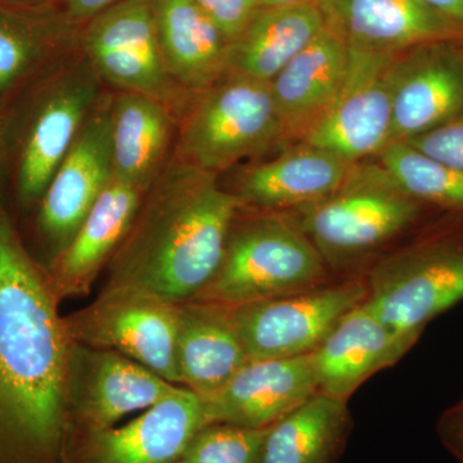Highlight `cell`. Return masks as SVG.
Segmentation results:
<instances>
[{
	"label": "cell",
	"mask_w": 463,
	"mask_h": 463,
	"mask_svg": "<svg viewBox=\"0 0 463 463\" xmlns=\"http://www.w3.org/2000/svg\"><path fill=\"white\" fill-rule=\"evenodd\" d=\"M358 165L326 149L298 143L279 156L246 169L232 194L241 206L258 212L301 209L340 191Z\"/></svg>",
	"instance_id": "ffe728a7"
},
{
	"label": "cell",
	"mask_w": 463,
	"mask_h": 463,
	"mask_svg": "<svg viewBox=\"0 0 463 463\" xmlns=\"http://www.w3.org/2000/svg\"><path fill=\"white\" fill-rule=\"evenodd\" d=\"M318 392L310 354L255 359L203 399L206 421L268 429Z\"/></svg>",
	"instance_id": "9a60e30c"
},
{
	"label": "cell",
	"mask_w": 463,
	"mask_h": 463,
	"mask_svg": "<svg viewBox=\"0 0 463 463\" xmlns=\"http://www.w3.org/2000/svg\"><path fill=\"white\" fill-rule=\"evenodd\" d=\"M282 142L270 85L225 74L185 109L175 156L218 174Z\"/></svg>",
	"instance_id": "277c9868"
},
{
	"label": "cell",
	"mask_w": 463,
	"mask_h": 463,
	"mask_svg": "<svg viewBox=\"0 0 463 463\" xmlns=\"http://www.w3.org/2000/svg\"><path fill=\"white\" fill-rule=\"evenodd\" d=\"M111 99H99L91 109L41 199L39 230L53 248L54 257L71 242L114 178Z\"/></svg>",
	"instance_id": "7c38bea8"
},
{
	"label": "cell",
	"mask_w": 463,
	"mask_h": 463,
	"mask_svg": "<svg viewBox=\"0 0 463 463\" xmlns=\"http://www.w3.org/2000/svg\"><path fill=\"white\" fill-rule=\"evenodd\" d=\"M326 24L317 3L261 7L231 43L228 74L270 84Z\"/></svg>",
	"instance_id": "d4e9b609"
},
{
	"label": "cell",
	"mask_w": 463,
	"mask_h": 463,
	"mask_svg": "<svg viewBox=\"0 0 463 463\" xmlns=\"http://www.w3.org/2000/svg\"><path fill=\"white\" fill-rule=\"evenodd\" d=\"M413 344L390 330L364 301L310 353L318 392L347 401L368 377L394 364Z\"/></svg>",
	"instance_id": "44dd1931"
},
{
	"label": "cell",
	"mask_w": 463,
	"mask_h": 463,
	"mask_svg": "<svg viewBox=\"0 0 463 463\" xmlns=\"http://www.w3.org/2000/svg\"><path fill=\"white\" fill-rule=\"evenodd\" d=\"M63 321L72 343L118 353L181 385L178 304L145 289L105 285L90 306Z\"/></svg>",
	"instance_id": "8992f818"
},
{
	"label": "cell",
	"mask_w": 463,
	"mask_h": 463,
	"mask_svg": "<svg viewBox=\"0 0 463 463\" xmlns=\"http://www.w3.org/2000/svg\"><path fill=\"white\" fill-rule=\"evenodd\" d=\"M267 430L206 423L192 438L181 463H258Z\"/></svg>",
	"instance_id": "83f0119b"
},
{
	"label": "cell",
	"mask_w": 463,
	"mask_h": 463,
	"mask_svg": "<svg viewBox=\"0 0 463 463\" xmlns=\"http://www.w3.org/2000/svg\"><path fill=\"white\" fill-rule=\"evenodd\" d=\"M380 167L405 196L419 203L463 210V173L405 142L389 145L379 155Z\"/></svg>",
	"instance_id": "4316f807"
},
{
	"label": "cell",
	"mask_w": 463,
	"mask_h": 463,
	"mask_svg": "<svg viewBox=\"0 0 463 463\" xmlns=\"http://www.w3.org/2000/svg\"><path fill=\"white\" fill-rule=\"evenodd\" d=\"M51 0H0V5L12 7H39Z\"/></svg>",
	"instance_id": "d590c367"
},
{
	"label": "cell",
	"mask_w": 463,
	"mask_h": 463,
	"mask_svg": "<svg viewBox=\"0 0 463 463\" xmlns=\"http://www.w3.org/2000/svg\"><path fill=\"white\" fill-rule=\"evenodd\" d=\"M206 423L203 399L181 386L127 425L76 437L69 463H181Z\"/></svg>",
	"instance_id": "4fadbf2b"
},
{
	"label": "cell",
	"mask_w": 463,
	"mask_h": 463,
	"mask_svg": "<svg viewBox=\"0 0 463 463\" xmlns=\"http://www.w3.org/2000/svg\"><path fill=\"white\" fill-rule=\"evenodd\" d=\"M84 48L99 80L120 91L152 97L173 112L194 96L178 87L167 71L152 0H121L91 18Z\"/></svg>",
	"instance_id": "ba28073f"
},
{
	"label": "cell",
	"mask_w": 463,
	"mask_h": 463,
	"mask_svg": "<svg viewBox=\"0 0 463 463\" xmlns=\"http://www.w3.org/2000/svg\"><path fill=\"white\" fill-rule=\"evenodd\" d=\"M399 54L349 45L345 78L336 99L300 143L353 164L380 155L392 145V74Z\"/></svg>",
	"instance_id": "30bf717a"
},
{
	"label": "cell",
	"mask_w": 463,
	"mask_h": 463,
	"mask_svg": "<svg viewBox=\"0 0 463 463\" xmlns=\"http://www.w3.org/2000/svg\"><path fill=\"white\" fill-rule=\"evenodd\" d=\"M328 25L350 47L403 53L421 45L455 41L463 27L420 0H317Z\"/></svg>",
	"instance_id": "e0dca14e"
},
{
	"label": "cell",
	"mask_w": 463,
	"mask_h": 463,
	"mask_svg": "<svg viewBox=\"0 0 463 463\" xmlns=\"http://www.w3.org/2000/svg\"><path fill=\"white\" fill-rule=\"evenodd\" d=\"M121 0H66L67 12L74 20H91Z\"/></svg>",
	"instance_id": "d6a6232c"
},
{
	"label": "cell",
	"mask_w": 463,
	"mask_h": 463,
	"mask_svg": "<svg viewBox=\"0 0 463 463\" xmlns=\"http://www.w3.org/2000/svg\"><path fill=\"white\" fill-rule=\"evenodd\" d=\"M146 192L112 178L74 239L45 268L60 301L90 294L132 227Z\"/></svg>",
	"instance_id": "d6986e66"
},
{
	"label": "cell",
	"mask_w": 463,
	"mask_h": 463,
	"mask_svg": "<svg viewBox=\"0 0 463 463\" xmlns=\"http://www.w3.org/2000/svg\"><path fill=\"white\" fill-rule=\"evenodd\" d=\"M349 45L326 24L321 33L270 81L282 142L300 143L327 114L345 78Z\"/></svg>",
	"instance_id": "ac0fdd59"
},
{
	"label": "cell",
	"mask_w": 463,
	"mask_h": 463,
	"mask_svg": "<svg viewBox=\"0 0 463 463\" xmlns=\"http://www.w3.org/2000/svg\"><path fill=\"white\" fill-rule=\"evenodd\" d=\"M60 304L0 209V463H69L72 341Z\"/></svg>",
	"instance_id": "6da1fadb"
},
{
	"label": "cell",
	"mask_w": 463,
	"mask_h": 463,
	"mask_svg": "<svg viewBox=\"0 0 463 463\" xmlns=\"http://www.w3.org/2000/svg\"><path fill=\"white\" fill-rule=\"evenodd\" d=\"M346 404L317 392L268 428L258 463H335L349 431Z\"/></svg>",
	"instance_id": "484cf974"
},
{
	"label": "cell",
	"mask_w": 463,
	"mask_h": 463,
	"mask_svg": "<svg viewBox=\"0 0 463 463\" xmlns=\"http://www.w3.org/2000/svg\"><path fill=\"white\" fill-rule=\"evenodd\" d=\"M419 206L389 181L380 166H356L327 199L301 207L297 219L325 261L361 257L397 237L416 221Z\"/></svg>",
	"instance_id": "5b68a950"
},
{
	"label": "cell",
	"mask_w": 463,
	"mask_h": 463,
	"mask_svg": "<svg viewBox=\"0 0 463 463\" xmlns=\"http://www.w3.org/2000/svg\"><path fill=\"white\" fill-rule=\"evenodd\" d=\"M365 298L367 282L354 279L225 309L249 361L292 358L315 352Z\"/></svg>",
	"instance_id": "52a82bcc"
},
{
	"label": "cell",
	"mask_w": 463,
	"mask_h": 463,
	"mask_svg": "<svg viewBox=\"0 0 463 463\" xmlns=\"http://www.w3.org/2000/svg\"><path fill=\"white\" fill-rule=\"evenodd\" d=\"M176 362L181 386L200 398L223 388L248 364L225 307L196 300L178 304Z\"/></svg>",
	"instance_id": "603a6c76"
},
{
	"label": "cell",
	"mask_w": 463,
	"mask_h": 463,
	"mask_svg": "<svg viewBox=\"0 0 463 463\" xmlns=\"http://www.w3.org/2000/svg\"><path fill=\"white\" fill-rule=\"evenodd\" d=\"M439 435L449 452L463 463V401L443 414Z\"/></svg>",
	"instance_id": "1f68e13d"
},
{
	"label": "cell",
	"mask_w": 463,
	"mask_h": 463,
	"mask_svg": "<svg viewBox=\"0 0 463 463\" xmlns=\"http://www.w3.org/2000/svg\"><path fill=\"white\" fill-rule=\"evenodd\" d=\"M326 261L297 219L260 212L234 219L212 281L192 300L237 307L323 285Z\"/></svg>",
	"instance_id": "3957f363"
},
{
	"label": "cell",
	"mask_w": 463,
	"mask_h": 463,
	"mask_svg": "<svg viewBox=\"0 0 463 463\" xmlns=\"http://www.w3.org/2000/svg\"><path fill=\"white\" fill-rule=\"evenodd\" d=\"M365 282L371 312L416 341L435 317L463 301V248L399 252L381 261Z\"/></svg>",
	"instance_id": "9c48e42d"
},
{
	"label": "cell",
	"mask_w": 463,
	"mask_h": 463,
	"mask_svg": "<svg viewBox=\"0 0 463 463\" xmlns=\"http://www.w3.org/2000/svg\"><path fill=\"white\" fill-rule=\"evenodd\" d=\"M173 137L172 109L160 100L133 91L112 97V170L118 181L147 191L170 161Z\"/></svg>",
	"instance_id": "cb8c5ba5"
},
{
	"label": "cell",
	"mask_w": 463,
	"mask_h": 463,
	"mask_svg": "<svg viewBox=\"0 0 463 463\" xmlns=\"http://www.w3.org/2000/svg\"><path fill=\"white\" fill-rule=\"evenodd\" d=\"M241 207L216 174L170 158L109 259L105 285L145 289L175 304L192 300L218 270Z\"/></svg>",
	"instance_id": "7a4b0ae2"
},
{
	"label": "cell",
	"mask_w": 463,
	"mask_h": 463,
	"mask_svg": "<svg viewBox=\"0 0 463 463\" xmlns=\"http://www.w3.org/2000/svg\"><path fill=\"white\" fill-rule=\"evenodd\" d=\"M444 43L399 54L392 74V141L405 142L463 112V62Z\"/></svg>",
	"instance_id": "2e32d148"
},
{
	"label": "cell",
	"mask_w": 463,
	"mask_h": 463,
	"mask_svg": "<svg viewBox=\"0 0 463 463\" xmlns=\"http://www.w3.org/2000/svg\"><path fill=\"white\" fill-rule=\"evenodd\" d=\"M261 7H288V5H307L317 0H259Z\"/></svg>",
	"instance_id": "e575fe53"
},
{
	"label": "cell",
	"mask_w": 463,
	"mask_h": 463,
	"mask_svg": "<svg viewBox=\"0 0 463 463\" xmlns=\"http://www.w3.org/2000/svg\"><path fill=\"white\" fill-rule=\"evenodd\" d=\"M420 2L463 27V0H420Z\"/></svg>",
	"instance_id": "836d02e7"
},
{
	"label": "cell",
	"mask_w": 463,
	"mask_h": 463,
	"mask_svg": "<svg viewBox=\"0 0 463 463\" xmlns=\"http://www.w3.org/2000/svg\"><path fill=\"white\" fill-rule=\"evenodd\" d=\"M47 42L41 27L0 8V90L17 83L44 54Z\"/></svg>",
	"instance_id": "f1b7e54d"
},
{
	"label": "cell",
	"mask_w": 463,
	"mask_h": 463,
	"mask_svg": "<svg viewBox=\"0 0 463 463\" xmlns=\"http://www.w3.org/2000/svg\"><path fill=\"white\" fill-rule=\"evenodd\" d=\"M231 43L261 8L259 0H194Z\"/></svg>",
	"instance_id": "4dcf8cb0"
},
{
	"label": "cell",
	"mask_w": 463,
	"mask_h": 463,
	"mask_svg": "<svg viewBox=\"0 0 463 463\" xmlns=\"http://www.w3.org/2000/svg\"><path fill=\"white\" fill-rule=\"evenodd\" d=\"M158 43L178 87L197 94L227 74L231 42L194 0H152Z\"/></svg>",
	"instance_id": "7402d4cb"
},
{
	"label": "cell",
	"mask_w": 463,
	"mask_h": 463,
	"mask_svg": "<svg viewBox=\"0 0 463 463\" xmlns=\"http://www.w3.org/2000/svg\"><path fill=\"white\" fill-rule=\"evenodd\" d=\"M90 62L75 67L48 93L30 125L17 174L24 203L41 201L58 166L100 99Z\"/></svg>",
	"instance_id": "5bb4252c"
},
{
	"label": "cell",
	"mask_w": 463,
	"mask_h": 463,
	"mask_svg": "<svg viewBox=\"0 0 463 463\" xmlns=\"http://www.w3.org/2000/svg\"><path fill=\"white\" fill-rule=\"evenodd\" d=\"M405 143L463 173V112Z\"/></svg>",
	"instance_id": "f546056e"
},
{
	"label": "cell",
	"mask_w": 463,
	"mask_h": 463,
	"mask_svg": "<svg viewBox=\"0 0 463 463\" xmlns=\"http://www.w3.org/2000/svg\"><path fill=\"white\" fill-rule=\"evenodd\" d=\"M179 388L128 356L72 343L69 371L71 443L79 435L114 428L123 417L148 410Z\"/></svg>",
	"instance_id": "8fae6325"
}]
</instances>
